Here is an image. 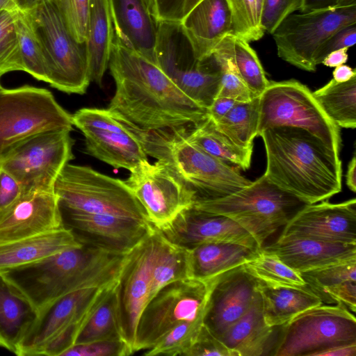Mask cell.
I'll return each mask as SVG.
<instances>
[{
	"instance_id": "obj_1",
	"label": "cell",
	"mask_w": 356,
	"mask_h": 356,
	"mask_svg": "<svg viewBox=\"0 0 356 356\" xmlns=\"http://www.w3.org/2000/svg\"><path fill=\"white\" fill-rule=\"evenodd\" d=\"M115 92L108 110L119 120L152 131L195 124L207 109L184 94L156 63L115 36L108 63Z\"/></svg>"
},
{
	"instance_id": "obj_2",
	"label": "cell",
	"mask_w": 356,
	"mask_h": 356,
	"mask_svg": "<svg viewBox=\"0 0 356 356\" xmlns=\"http://www.w3.org/2000/svg\"><path fill=\"white\" fill-rule=\"evenodd\" d=\"M264 175L308 204L329 199L341 191V161L309 131L294 127L264 129Z\"/></svg>"
},
{
	"instance_id": "obj_3",
	"label": "cell",
	"mask_w": 356,
	"mask_h": 356,
	"mask_svg": "<svg viewBox=\"0 0 356 356\" xmlns=\"http://www.w3.org/2000/svg\"><path fill=\"white\" fill-rule=\"evenodd\" d=\"M124 255L82 244L0 275L38 313L74 291L116 282Z\"/></svg>"
},
{
	"instance_id": "obj_4",
	"label": "cell",
	"mask_w": 356,
	"mask_h": 356,
	"mask_svg": "<svg viewBox=\"0 0 356 356\" xmlns=\"http://www.w3.org/2000/svg\"><path fill=\"white\" fill-rule=\"evenodd\" d=\"M123 123L138 139L146 154L168 166L195 193V200L223 197L252 182L191 143L187 126L146 131Z\"/></svg>"
},
{
	"instance_id": "obj_5",
	"label": "cell",
	"mask_w": 356,
	"mask_h": 356,
	"mask_svg": "<svg viewBox=\"0 0 356 356\" xmlns=\"http://www.w3.org/2000/svg\"><path fill=\"white\" fill-rule=\"evenodd\" d=\"M264 175L229 195L196 199L195 209L227 216L248 232L262 248L264 241L306 205Z\"/></svg>"
},
{
	"instance_id": "obj_6",
	"label": "cell",
	"mask_w": 356,
	"mask_h": 356,
	"mask_svg": "<svg viewBox=\"0 0 356 356\" xmlns=\"http://www.w3.org/2000/svg\"><path fill=\"white\" fill-rule=\"evenodd\" d=\"M26 11L41 47L47 83L68 94H84L90 82L85 43L72 37L53 0H40Z\"/></svg>"
},
{
	"instance_id": "obj_7",
	"label": "cell",
	"mask_w": 356,
	"mask_h": 356,
	"mask_svg": "<svg viewBox=\"0 0 356 356\" xmlns=\"http://www.w3.org/2000/svg\"><path fill=\"white\" fill-rule=\"evenodd\" d=\"M116 282L74 291L42 309L16 355L61 356L74 345L92 313Z\"/></svg>"
},
{
	"instance_id": "obj_8",
	"label": "cell",
	"mask_w": 356,
	"mask_h": 356,
	"mask_svg": "<svg viewBox=\"0 0 356 356\" xmlns=\"http://www.w3.org/2000/svg\"><path fill=\"white\" fill-rule=\"evenodd\" d=\"M54 191L62 211L106 214L149 222L125 181L88 166L66 164L56 179Z\"/></svg>"
},
{
	"instance_id": "obj_9",
	"label": "cell",
	"mask_w": 356,
	"mask_h": 356,
	"mask_svg": "<svg viewBox=\"0 0 356 356\" xmlns=\"http://www.w3.org/2000/svg\"><path fill=\"white\" fill-rule=\"evenodd\" d=\"M155 57L159 67L184 94L205 109L211 104L220 88V63L213 54L196 58L180 22H158Z\"/></svg>"
},
{
	"instance_id": "obj_10",
	"label": "cell",
	"mask_w": 356,
	"mask_h": 356,
	"mask_svg": "<svg viewBox=\"0 0 356 356\" xmlns=\"http://www.w3.org/2000/svg\"><path fill=\"white\" fill-rule=\"evenodd\" d=\"M72 115L47 89H0V163L19 143L43 131L72 129Z\"/></svg>"
},
{
	"instance_id": "obj_11",
	"label": "cell",
	"mask_w": 356,
	"mask_h": 356,
	"mask_svg": "<svg viewBox=\"0 0 356 356\" xmlns=\"http://www.w3.org/2000/svg\"><path fill=\"white\" fill-rule=\"evenodd\" d=\"M356 343V319L346 307L318 305L280 326L270 355L321 356L331 348Z\"/></svg>"
},
{
	"instance_id": "obj_12",
	"label": "cell",
	"mask_w": 356,
	"mask_h": 356,
	"mask_svg": "<svg viewBox=\"0 0 356 356\" xmlns=\"http://www.w3.org/2000/svg\"><path fill=\"white\" fill-rule=\"evenodd\" d=\"M275 126L304 129L339 154V127L327 117L310 90L299 81H269L259 96L257 136L264 129Z\"/></svg>"
},
{
	"instance_id": "obj_13",
	"label": "cell",
	"mask_w": 356,
	"mask_h": 356,
	"mask_svg": "<svg viewBox=\"0 0 356 356\" xmlns=\"http://www.w3.org/2000/svg\"><path fill=\"white\" fill-rule=\"evenodd\" d=\"M218 275L205 280L188 277L172 282L159 290L138 320L135 351L152 348L180 323L204 318L210 293Z\"/></svg>"
},
{
	"instance_id": "obj_14",
	"label": "cell",
	"mask_w": 356,
	"mask_h": 356,
	"mask_svg": "<svg viewBox=\"0 0 356 356\" xmlns=\"http://www.w3.org/2000/svg\"><path fill=\"white\" fill-rule=\"evenodd\" d=\"M355 23L356 0H341L332 8L291 14L272 35L280 58L314 72L321 45L341 27Z\"/></svg>"
},
{
	"instance_id": "obj_15",
	"label": "cell",
	"mask_w": 356,
	"mask_h": 356,
	"mask_svg": "<svg viewBox=\"0 0 356 356\" xmlns=\"http://www.w3.org/2000/svg\"><path fill=\"white\" fill-rule=\"evenodd\" d=\"M71 131L49 130L27 138L5 157L1 168L20 184L22 193L54 190L58 175L74 159Z\"/></svg>"
},
{
	"instance_id": "obj_16",
	"label": "cell",
	"mask_w": 356,
	"mask_h": 356,
	"mask_svg": "<svg viewBox=\"0 0 356 356\" xmlns=\"http://www.w3.org/2000/svg\"><path fill=\"white\" fill-rule=\"evenodd\" d=\"M126 184L143 207L149 222L160 229L193 206L195 193L160 161H144L130 170Z\"/></svg>"
},
{
	"instance_id": "obj_17",
	"label": "cell",
	"mask_w": 356,
	"mask_h": 356,
	"mask_svg": "<svg viewBox=\"0 0 356 356\" xmlns=\"http://www.w3.org/2000/svg\"><path fill=\"white\" fill-rule=\"evenodd\" d=\"M72 121L83 134L90 156L129 171L148 161L136 136L108 109L83 108L72 115Z\"/></svg>"
},
{
	"instance_id": "obj_18",
	"label": "cell",
	"mask_w": 356,
	"mask_h": 356,
	"mask_svg": "<svg viewBox=\"0 0 356 356\" xmlns=\"http://www.w3.org/2000/svg\"><path fill=\"white\" fill-rule=\"evenodd\" d=\"M152 231L124 255L116 284L122 337L134 353L138 320L151 300Z\"/></svg>"
},
{
	"instance_id": "obj_19",
	"label": "cell",
	"mask_w": 356,
	"mask_h": 356,
	"mask_svg": "<svg viewBox=\"0 0 356 356\" xmlns=\"http://www.w3.org/2000/svg\"><path fill=\"white\" fill-rule=\"evenodd\" d=\"M64 225L84 245L115 254H126L147 235L149 222L106 214L62 211Z\"/></svg>"
},
{
	"instance_id": "obj_20",
	"label": "cell",
	"mask_w": 356,
	"mask_h": 356,
	"mask_svg": "<svg viewBox=\"0 0 356 356\" xmlns=\"http://www.w3.org/2000/svg\"><path fill=\"white\" fill-rule=\"evenodd\" d=\"M279 238L356 244V200L307 204L284 225Z\"/></svg>"
},
{
	"instance_id": "obj_21",
	"label": "cell",
	"mask_w": 356,
	"mask_h": 356,
	"mask_svg": "<svg viewBox=\"0 0 356 356\" xmlns=\"http://www.w3.org/2000/svg\"><path fill=\"white\" fill-rule=\"evenodd\" d=\"M159 230L169 241L188 250L211 242L235 243L254 250L262 248L248 232L232 218L193 206L181 211Z\"/></svg>"
},
{
	"instance_id": "obj_22",
	"label": "cell",
	"mask_w": 356,
	"mask_h": 356,
	"mask_svg": "<svg viewBox=\"0 0 356 356\" xmlns=\"http://www.w3.org/2000/svg\"><path fill=\"white\" fill-rule=\"evenodd\" d=\"M65 227L54 190L23 192L0 211V244Z\"/></svg>"
},
{
	"instance_id": "obj_23",
	"label": "cell",
	"mask_w": 356,
	"mask_h": 356,
	"mask_svg": "<svg viewBox=\"0 0 356 356\" xmlns=\"http://www.w3.org/2000/svg\"><path fill=\"white\" fill-rule=\"evenodd\" d=\"M258 282L243 264L220 274L211 289L204 324L217 338L249 309Z\"/></svg>"
},
{
	"instance_id": "obj_24",
	"label": "cell",
	"mask_w": 356,
	"mask_h": 356,
	"mask_svg": "<svg viewBox=\"0 0 356 356\" xmlns=\"http://www.w3.org/2000/svg\"><path fill=\"white\" fill-rule=\"evenodd\" d=\"M262 249L300 273L356 260V244L331 243L312 238H280Z\"/></svg>"
},
{
	"instance_id": "obj_25",
	"label": "cell",
	"mask_w": 356,
	"mask_h": 356,
	"mask_svg": "<svg viewBox=\"0 0 356 356\" xmlns=\"http://www.w3.org/2000/svg\"><path fill=\"white\" fill-rule=\"evenodd\" d=\"M196 58L211 56L232 35V14L227 0H202L180 22Z\"/></svg>"
},
{
	"instance_id": "obj_26",
	"label": "cell",
	"mask_w": 356,
	"mask_h": 356,
	"mask_svg": "<svg viewBox=\"0 0 356 356\" xmlns=\"http://www.w3.org/2000/svg\"><path fill=\"white\" fill-rule=\"evenodd\" d=\"M114 33L126 47L156 63L158 22L145 0H109Z\"/></svg>"
},
{
	"instance_id": "obj_27",
	"label": "cell",
	"mask_w": 356,
	"mask_h": 356,
	"mask_svg": "<svg viewBox=\"0 0 356 356\" xmlns=\"http://www.w3.org/2000/svg\"><path fill=\"white\" fill-rule=\"evenodd\" d=\"M280 326H269L266 323L258 290L249 309L219 339L237 356L270 355Z\"/></svg>"
},
{
	"instance_id": "obj_28",
	"label": "cell",
	"mask_w": 356,
	"mask_h": 356,
	"mask_svg": "<svg viewBox=\"0 0 356 356\" xmlns=\"http://www.w3.org/2000/svg\"><path fill=\"white\" fill-rule=\"evenodd\" d=\"M67 227L42 234L0 244V271L29 264L68 248L79 247Z\"/></svg>"
},
{
	"instance_id": "obj_29",
	"label": "cell",
	"mask_w": 356,
	"mask_h": 356,
	"mask_svg": "<svg viewBox=\"0 0 356 356\" xmlns=\"http://www.w3.org/2000/svg\"><path fill=\"white\" fill-rule=\"evenodd\" d=\"M306 287L322 302L356 309V260L300 272Z\"/></svg>"
},
{
	"instance_id": "obj_30",
	"label": "cell",
	"mask_w": 356,
	"mask_h": 356,
	"mask_svg": "<svg viewBox=\"0 0 356 356\" xmlns=\"http://www.w3.org/2000/svg\"><path fill=\"white\" fill-rule=\"evenodd\" d=\"M113 38L109 0H90L85 44L90 81L100 86L108 67Z\"/></svg>"
},
{
	"instance_id": "obj_31",
	"label": "cell",
	"mask_w": 356,
	"mask_h": 356,
	"mask_svg": "<svg viewBox=\"0 0 356 356\" xmlns=\"http://www.w3.org/2000/svg\"><path fill=\"white\" fill-rule=\"evenodd\" d=\"M37 316L33 306L0 275V348L17 355Z\"/></svg>"
},
{
	"instance_id": "obj_32",
	"label": "cell",
	"mask_w": 356,
	"mask_h": 356,
	"mask_svg": "<svg viewBox=\"0 0 356 356\" xmlns=\"http://www.w3.org/2000/svg\"><path fill=\"white\" fill-rule=\"evenodd\" d=\"M189 250L191 276L202 280L241 266L260 252L230 242L206 243Z\"/></svg>"
},
{
	"instance_id": "obj_33",
	"label": "cell",
	"mask_w": 356,
	"mask_h": 356,
	"mask_svg": "<svg viewBox=\"0 0 356 356\" xmlns=\"http://www.w3.org/2000/svg\"><path fill=\"white\" fill-rule=\"evenodd\" d=\"M257 282L264 320L269 326L282 325L301 312L323 303L307 288L270 285Z\"/></svg>"
},
{
	"instance_id": "obj_34",
	"label": "cell",
	"mask_w": 356,
	"mask_h": 356,
	"mask_svg": "<svg viewBox=\"0 0 356 356\" xmlns=\"http://www.w3.org/2000/svg\"><path fill=\"white\" fill-rule=\"evenodd\" d=\"M152 240L151 299L165 285L192 277L188 249L171 243L155 227Z\"/></svg>"
},
{
	"instance_id": "obj_35",
	"label": "cell",
	"mask_w": 356,
	"mask_h": 356,
	"mask_svg": "<svg viewBox=\"0 0 356 356\" xmlns=\"http://www.w3.org/2000/svg\"><path fill=\"white\" fill-rule=\"evenodd\" d=\"M187 136L194 145L225 163L244 170L250 166L252 147L234 143L207 116L199 122L187 126Z\"/></svg>"
},
{
	"instance_id": "obj_36",
	"label": "cell",
	"mask_w": 356,
	"mask_h": 356,
	"mask_svg": "<svg viewBox=\"0 0 356 356\" xmlns=\"http://www.w3.org/2000/svg\"><path fill=\"white\" fill-rule=\"evenodd\" d=\"M213 53L231 60L254 97H259L267 88L269 81L256 52L246 40L228 35Z\"/></svg>"
},
{
	"instance_id": "obj_37",
	"label": "cell",
	"mask_w": 356,
	"mask_h": 356,
	"mask_svg": "<svg viewBox=\"0 0 356 356\" xmlns=\"http://www.w3.org/2000/svg\"><path fill=\"white\" fill-rule=\"evenodd\" d=\"M327 117L338 127H356V76L345 82L333 79L312 92Z\"/></svg>"
},
{
	"instance_id": "obj_38",
	"label": "cell",
	"mask_w": 356,
	"mask_h": 356,
	"mask_svg": "<svg viewBox=\"0 0 356 356\" xmlns=\"http://www.w3.org/2000/svg\"><path fill=\"white\" fill-rule=\"evenodd\" d=\"M259 119V97L245 102H237L221 119L213 122L217 129L236 145L253 147L257 136Z\"/></svg>"
},
{
	"instance_id": "obj_39",
	"label": "cell",
	"mask_w": 356,
	"mask_h": 356,
	"mask_svg": "<svg viewBox=\"0 0 356 356\" xmlns=\"http://www.w3.org/2000/svg\"><path fill=\"white\" fill-rule=\"evenodd\" d=\"M116 284L117 282L92 313L74 344L122 339L118 316Z\"/></svg>"
},
{
	"instance_id": "obj_40",
	"label": "cell",
	"mask_w": 356,
	"mask_h": 356,
	"mask_svg": "<svg viewBox=\"0 0 356 356\" xmlns=\"http://www.w3.org/2000/svg\"><path fill=\"white\" fill-rule=\"evenodd\" d=\"M243 266L257 281L270 285L307 288L299 272L288 266L275 254L262 248Z\"/></svg>"
},
{
	"instance_id": "obj_41",
	"label": "cell",
	"mask_w": 356,
	"mask_h": 356,
	"mask_svg": "<svg viewBox=\"0 0 356 356\" xmlns=\"http://www.w3.org/2000/svg\"><path fill=\"white\" fill-rule=\"evenodd\" d=\"M16 29L24 66V72L38 81L47 83L43 55L38 39L26 10L16 13Z\"/></svg>"
},
{
	"instance_id": "obj_42",
	"label": "cell",
	"mask_w": 356,
	"mask_h": 356,
	"mask_svg": "<svg viewBox=\"0 0 356 356\" xmlns=\"http://www.w3.org/2000/svg\"><path fill=\"white\" fill-rule=\"evenodd\" d=\"M232 14V35L247 42L261 38L265 31L261 24L264 0H227Z\"/></svg>"
},
{
	"instance_id": "obj_43",
	"label": "cell",
	"mask_w": 356,
	"mask_h": 356,
	"mask_svg": "<svg viewBox=\"0 0 356 356\" xmlns=\"http://www.w3.org/2000/svg\"><path fill=\"white\" fill-rule=\"evenodd\" d=\"M17 10H0V79L13 71H24L16 29Z\"/></svg>"
},
{
	"instance_id": "obj_44",
	"label": "cell",
	"mask_w": 356,
	"mask_h": 356,
	"mask_svg": "<svg viewBox=\"0 0 356 356\" xmlns=\"http://www.w3.org/2000/svg\"><path fill=\"white\" fill-rule=\"evenodd\" d=\"M204 318L202 317L179 324L169 331L152 348L145 350L143 355L184 356L195 342L204 324Z\"/></svg>"
},
{
	"instance_id": "obj_45",
	"label": "cell",
	"mask_w": 356,
	"mask_h": 356,
	"mask_svg": "<svg viewBox=\"0 0 356 356\" xmlns=\"http://www.w3.org/2000/svg\"><path fill=\"white\" fill-rule=\"evenodd\" d=\"M72 37L85 43L90 0H53Z\"/></svg>"
},
{
	"instance_id": "obj_46",
	"label": "cell",
	"mask_w": 356,
	"mask_h": 356,
	"mask_svg": "<svg viewBox=\"0 0 356 356\" xmlns=\"http://www.w3.org/2000/svg\"><path fill=\"white\" fill-rule=\"evenodd\" d=\"M221 67L220 84L217 97L238 102L250 101L254 97L229 59L213 54Z\"/></svg>"
},
{
	"instance_id": "obj_47",
	"label": "cell",
	"mask_w": 356,
	"mask_h": 356,
	"mask_svg": "<svg viewBox=\"0 0 356 356\" xmlns=\"http://www.w3.org/2000/svg\"><path fill=\"white\" fill-rule=\"evenodd\" d=\"M133 353L123 339H117L74 344L61 356H127Z\"/></svg>"
},
{
	"instance_id": "obj_48",
	"label": "cell",
	"mask_w": 356,
	"mask_h": 356,
	"mask_svg": "<svg viewBox=\"0 0 356 356\" xmlns=\"http://www.w3.org/2000/svg\"><path fill=\"white\" fill-rule=\"evenodd\" d=\"M302 0H264L261 24L265 32L273 34L280 24L296 10Z\"/></svg>"
},
{
	"instance_id": "obj_49",
	"label": "cell",
	"mask_w": 356,
	"mask_h": 356,
	"mask_svg": "<svg viewBox=\"0 0 356 356\" xmlns=\"http://www.w3.org/2000/svg\"><path fill=\"white\" fill-rule=\"evenodd\" d=\"M237 356L203 324L199 334L184 356Z\"/></svg>"
},
{
	"instance_id": "obj_50",
	"label": "cell",
	"mask_w": 356,
	"mask_h": 356,
	"mask_svg": "<svg viewBox=\"0 0 356 356\" xmlns=\"http://www.w3.org/2000/svg\"><path fill=\"white\" fill-rule=\"evenodd\" d=\"M202 0H154L158 22H180Z\"/></svg>"
},
{
	"instance_id": "obj_51",
	"label": "cell",
	"mask_w": 356,
	"mask_h": 356,
	"mask_svg": "<svg viewBox=\"0 0 356 356\" xmlns=\"http://www.w3.org/2000/svg\"><path fill=\"white\" fill-rule=\"evenodd\" d=\"M355 41L356 23L341 27L321 45L316 55V65L321 64L330 52L342 48L348 49L355 44Z\"/></svg>"
},
{
	"instance_id": "obj_52",
	"label": "cell",
	"mask_w": 356,
	"mask_h": 356,
	"mask_svg": "<svg viewBox=\"0 0 356 356\" xmlns=\"http://www.w3.org/2000/svg\"><path fill=\"white\" fill-rule=\"evenodd\" d=\"M22 193L20 184L8 172L0 169V211L13 203Z\"/></svg>"
},
{
	"instance_id": "obj_53",
	"label": "cell",
	"mask_w": 356,
	"mask_h": 356,
	"mask_svg": "<svg viewBox=\"0 0 356 356\" xmlns=\"http://www.w3.org/2000/svg\"><path fill=\"white\" fill-rule=\"evenodd\" d=\"M237 102L232 99L217 97L207 108L206 116L216 122L221 119Z\"/></svg>"
},
{
	"instance_id": "obj_54",
	"label": "cell",
	"mask_w": 356,
	"mask_h": 356,
	"mask_svg": "<svg viewBox=\"0 0 356 356\" xmlns=\"http://www.w3.org/2000/svg\"><path fill=\"white\" fill-rule=\"evenodd\" d=\"M341 0H302L300 13L332 8Z\"/></svg>"
},
{
	"instance_id": "obj_55",
	"label": "cell",
	"mask_w": 356,
	"mask_h": 356,
	"mask_svg": "<svg viewBox=\"0 0 356 356\" xmlns=\"http://www.w3.org/2000/svg\"><path fill=\"white\" fill-rule=\"evenodd\" d=\"M348 48H342L330 52L321 63L330 67H336L345 64L348 60Z\"/></svg>"
},
{
	"instance_id": "obj_56",
	"label": "cell",
	"mask_w": 356,
	"mask_h": 356,
	"mask_svg": "<svg viewBox=\"0 0 356 356\" xmlns=\"http://www.w3.org/2000/svg\"><path fill=\"white\" fill-rule=\"evenodd\" d=\"M333 79L337 82H345L356 76L355 69L345 64L336 67L332 72Z\"/></svg>"
},
{
	"instance_id": "obj_57",
	"label": "cell",
	"mask_w": 356,
	"mask_h": 356,
	"mask_svg": "<svg viewBox=\"0 0 356 356\" xmlns=\"http://www.w3.org/2000/svg\"><path fill=\"white\" fill-rule=\"evenodd\" d=\"M356 343L337 346L323 353L321 356H355Z\"/></svg>"
},
{
	"instance_id": "obj_58",
	"label": "cell",
	"mask_w": 356,
	"mask_h": 356,
	"mask_svg": "<svg viewBox=\"0 0 356 356\" xmlns=\"http://www.w3.org/2000/svg\"><path fill=\"white\" fill-rule=\"evenodd\" d=\"M346 185L353 192L356 191V158L354 154L348 163L346 172Z\"/></svg>"
},
{
	"instance_id": "obj_59",
	"label": "cell",
	"mask_w": 356,
	"mask_h": 356,
	"mask_svg": "<svg viewBox=\"0 0 356 356\" xmlns=\"http://www.w3.org/2000/svg\"><path fill=\"white\" fill-rule=\"evenodd\" d=\"M40 0H15L22 10H27L34 7Z\"/></svg>"
},
{
	"instance_id": "obj_60",
	"label": "cell",
	"mask_w": 356,
	"mask_h": 356,
	"mask_svg": "<svg viewBox=\"0 0 356 356\" xmlns=\"http://www.w3.org/2000/svg\"><path fill=\"white\" fill-rule=\"evenodd\" d=\"M0 10H20L15 0H0Z\"/></svg>"
},
{
	"instance_id": "obj_61",
	"label": "cell",
	"mask_w": 356,
	"mask_h": 356,
	"mask_svg": "<svg viewBox=\"0 0 356 356\" xmlns=\"http://www.w3.org/2000/svg\"><path fill=\"white\" fill-rule=\"evenodd\" d=\"M2 88L1 85V83H0V89Z\"/></svg>"
},
{
	"instance_id": "obj_62",
	"label": "cell",
	"mask_w": 356,
	"mask_h": 356,
	"mask_svg": "<svg viewBox=\"0 0 356 356\" xmlns=\"http://www.w3.org/2000/svg\"><path fill=\"white\" fill-rule=\"evenodd\" d=\"M0 169H1V167H0Z\"/></svg>"
}]
</instances>
